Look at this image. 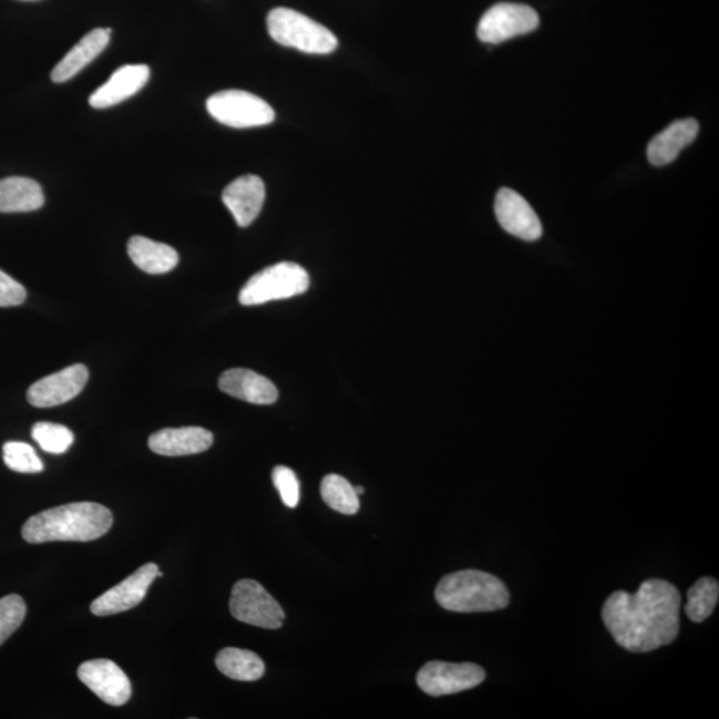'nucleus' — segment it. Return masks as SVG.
<instances>
[{"label": "nucleus", "instance_id": "nucleus-15", "mask_svg": "<svg viewBox=\"0 0 719 719\" xmlns=\"http://www.w3.org/2000/svg\"><path fill=\"white\" fill-rule=\"evenodd\" d=\"M150 74V68L146 64L123 65L90 96L91 107L104 110L127 101L147 84Z\"/></svg>", "mask_w": 719, "mask_h": 719}, {"label": "nucleus", "instance_id": "nucleus-18", "mask_svg": "<svg viewBox=\"0 0 719 719\" xmlns=\"http://www.w3.org/2000/svg\"><path fill=\"white\" fill-rule=\"evenodd\" d=\"M698 131L699 124L695 119H684V121L671 123L649 143V162L656 167L675 162L679 153L696 141Z\"/></svg>", "mask_w": 719, "mask_h": 719}, {"label": "nucleus", "instance_id": "nucleus-26", "mask_svg": "<svg viewBox=\"0 0 719 719\" xmlns=\"http://www.w3.org/2000/svg\"><path fill=\"white\" fill-rule=\"evenodd\" d=\"M3 460L11 471L19 473H39L44 468L34 448L21 441H9L3 445Z\"/></svg>", "mask_w": 719, "mask_h": 719}, {"label": "nucleus", "instance_id": "nucleus-2", "mask_svg": "<svg viewBox=\"0 0 719 719\" xmlns=\"http://www.w3.org/2000/svg\"><path fill=\"white\" fill-rule=\"evenodd\" d=\"M114 518L109 507L95 503H72L43 511L25 521L22 536L29 544L52 541L88 543L104 536Z\"/></svg>", "mask_w": 719, "mask_h": 719}, {"label": "nucleus", "instance_id": "nucleus-9", "mask_svg": "<svg viewBox=\"0 0 719 719\" xmlns=\"http://www.w3.org/2000/svg\"><path fill=\"white\" fill-rule=\"evenodd\" d=\"M485 677V670L476 664L431 661L422 666L415 681L428 696L441 697L476 688Z\"/></svg>", "mask_w": 719, "mask_h": 719}, {"label": "nucleus", "instance_id": "nucleus-17", "mask_svg": "<svg viewBox=\"0 0 719 719\" xmlns=\"http://www.w3.org/2000/svg\"><path fill=\"white\" fill-rule=\"evenodd\" d=\"M219 388L235 399L256 405L275 404L279 399L274 382L250 369H228L222 374Z\"/></svg>", "mask_w": 719, "mask_h": 719}, {"label": "nucleus", "instance_id": "nucleus-21", "mask_svg": "<svg viewBox=\"0 0 719 719\" xmlns=\"http://www.w3.org/2000/svg\"><path fill=\"white\" fill-rule=\"evenodd\" d=\"M43 204V189L35 181L19 176L0 181V213H32Z\"/></svg>", "mask_w": 719, "mask_h": 719}, {"label": "nucleus", "instance_id": "nucleus-25", "mask_svg": "<svg viewBox=\"0 0 719 719\" xmlns=\"http://www.w3.org/2000/svg\"><path fill=\"white\" fill-rule=\"evenodd\" d=\"M32 439L44 452L62 454L74 443V433L68 427L54 422H37L32 427Z\"/></svg>", "mask_w": 719, "mask_h": 719}, {"label": "nucleus", "instance_id": "nucleus-28", "mask_svg": "<svg viewBox=\"0 0 719 719\" xmlns=\"http://www.w3.org/2000/svg\"><path fill=\"white\" fill-rule=\"evenodd\" d=\"M274 485L279 492L283 504L295 510L300 501V483L296 473L288 466H276L273 472Z\"/></svg>", "mask_w": 719, "mask_h": 719}, {"label": "nucleus", "instance_id": "nucleus-13", "mask_svg": "<svg viewBox=\"0 0 719 719\" xmlns=\"http://www.w3.org/2000/svg\"><path fill=\"white\" fill-rule=\"evenodd\" d=\"M494 213L500 226L520 239L534 242L543 235L537 214L516 191L501 188L494 203Z\"/></svg>", "mask_w": 719, "mask_h": 719}, {"label": "nucleus", "instance_id": "nucleus-5", "mask_svg": "<svg viewBox=\"0 0 719 719\" xmlns=\"http://www.w3.org/2000/svg\"><path fill=\"white\" fill-rule=\"evenodd\" d=\"M309 275L299 264L281 261L260 270L246 283L239 294L240 305H266L275 300L291 299L308 291Z\"/></svg>", "mask_w": 719, "mask_h": 719}, {"label": "nucleus", "instance_id": "nucleus-11", "mask_svg": "<svg viewBox=\"0 0 719 719\" xmlns=\"http://www.w3.org/2000/svg\"><path fill=\"white\" fill-rule=\"evenodd\" d=\"M78 677L105 703L122 706L131 698V682L125 672L110 659H92L78 669Z\"/></svg>", "mask_w": 719, "mask_h": 719}, {"label": "nucleus", "instance_id": "nucleus-30", "mask_svg": "<svg viewBox=\"0 0 719 719\" xmlns=\"http://www.w3.org/2000/svg\"><path fill=\"white\" fill-rule=\"evenodd\" d=\"M355 491H356V493H358L359 497L362 496V494L366 493L364 487H362V486H355Z\"/></svg>", "mask_w": 719, "mask_h": 719}, {"label": "nucleus", "instance_id": "nucleus-7", "mask_svg": "<svg viewBox=\"0 0 719 719\" xmlns=\"http://www.w3.org/2000/svg\"><path fill=\"white\" fill-rule=\"evenodd\" d=\"M229 609L237 622L263 629H280L286 619L280 604L255 579L235 584Z\"/></svg>", "mask_w": 719, "mask_h": 719}, {"label": "nucleus", "instance_id": "nucleus-23", "mask_svg": "<svg viewBox=\"0 0 719 719\" xmlns=\"http://www.w3.org/2000/svg\"><path fill=\"white\" fill-rule=\"evenodd\" d=\"M320 493L331 510L352 516L360 510V497L355 486L339 474H328L321 481Z\"/></svg>", "mask_w": 719, "mask_h": 719}, {"label": "nucleus", "instance_id": "nucleus-19", "mask_svg": "<svg viewBox=\"0 0 719 719\" xmlns=\"http://www.w3.org/2000/svg\"><path fill=\"white\" fill-rule=\"evenodd\" d=\"M111 29H95L81 39V42L74 45L69 54L55 65L51 72V79L54 83H64L76 76L84 68L102 54L107 48L111 39Z\"/></svg>", "mask_w": 719, "mask_h": 719}, {"label": "nucleus", "instance_id": "nucleus-3", "mask_svg": "<svg viewBox=\"0 0 719 719\" xmlns=\"http://www.w3.org/2000/svg\"><path fill=\"white\" fill-rule=\"evenodd\" d=\"M434 597L441 608L456 613L496 612L505 609L511 602L510 592L500 578L474 569L441 578Z\"/></svg>", "mask_w": 719, "mask_h": 719}, {"label": "nucleus", "instance_id": "nucleus-8", "mask_svg": "<svg viewBox=\"0 0 719 719\" xmlns=\"http://www.w3.org/2000/svg\"><path fill=\"white\" fill-rule=\"evenodd\" d=\"M540 24V17L530 6L499 3L487 10L477 28L481 42L499 44L512 38L530 34Z\"/></svg>", "mask_w": 719, "mask_h": 719}, {"label": "nucleus", "instance_id": "nucleus-14", "mask_svg": "<svg viewBox=\"0 0 719 719\" xmlns=\"http://www.w3.org/2000/svg\"><path fill=\"white\" fill-rule=\"evenodd\" d=\"M223 203L235 217L239 227H248L260 215L266 202V186L259 176L244 175L228 184Z\"/></svg>", "mask_w": 719, "mask_h": 719}, {"label": "nucleus", "instance_id": "nucleus-1", "mask_svg": "<svg viewBox=\"0 0 719 719\" xmlns=\"http://www.w3.org/2000/svg\"><path fill=\"white\" fill-rule=\"evenodd\" d=\"M681 595L665 579H646L635 595L618 590L603 606V622L615 641L633 653H648L676 641Z\"/></svg>", "mask_w": 719, "mask_h": 719}, {"label": "nucleus", "instance_id": "nucleus-12", "mask_svg": "<svg viewBox=\"0 0 719 719\" xmlns=\"http://www.w3.org/2000/svg\"><path fill=\"white\" fill-rule=\"evenodd\" d=\"M89 376V369L83 364L64 368L32 384L28 392V400L37 408L62 405L83 391Z\"/></svg>", "mask_w": 719, "mask_h": 719}, {"label": "nucleus", "instance_id": "nucleus-27", "mask_svg": "<svg viewBox=\"0 0 719 719\" xmlns=\"http://www.w3.org/2000/svg\"><path fill=\"white\" fill-rule=\"evenodd\" d=\"M28 613L23 598L10 595L0 598V645L14 635Z\"/></svg>", "mask_w": 719, "mask_h": 719}, {"label": "nucleus", "instance_id": "nucleus-4", "mask_svg": "<svg viewBox=\"0 0 719 719\" xmlns=\"http://www.w3.org/2000/svg\"><path fill=\"white\" fill-rule=\"evenodd\" d=\"M267 28L276 43L306 54L327 55L338 49V38L332 31L291 9L279 8L270 11Z\"/></svg>", "mask_w": 719, "mask_h": 719}, {"label": "nucleus", "instance_id": "nucleus-24", "mask_svg": "<svg viewBox=\"0 0 719 719\" xmlns=\"http://www.w3.org/2000/svg\"><path fill=\"white\" fill-rule=\"evenodd\" d=\"M719 598V585L711 577L699 578L688 592V604L685 605L686 616L692 623H703L715 612Z\"/></svg>", "mask_w": 719, "mask_h": 719}, {"label": "nucleus", "instance_id": "nucleus-6", "mask_svg": "<svg viewBox=\"0 0 719 719\" xmlns=\"http://www.w3.org/2000/svg\"><path fill=\"white\" fill-rule=\"evenodd\" d=\"M207 110L215 121L233 129H253L270 124L276 114L261 97L247 91L217 92L207 101Z\"/></svg>", "mask_w": 719, "mask_h": 719}, {"label": "nucleus", "instance_id": "nucleus-16", "mask_svg": "<svg viewBox=\"0 0 719 719\" xmlns=\"http://www.w3.org/2000/svg\"><path fill=\"white\" fill-rule=\"evenodd\" d=\"M213 444L214 434L201 427L162 429L148 440L151 451L168 458L206 452Z\"/></svg>", "mask_w": 719, "mask_h": 719}, {"label": "nucleus", "instance_id": "nucleus-31", "mask_svg": "<svg viewBox=\"0 0 719 719\" xmlns=\"http://www.w3.org/2000/svg\"><path fill=\"white\" fill-rule=\"evenodd\" d=\"M29 2H34V0H29Z\"/></svg>", "mask_w": 719, "mask_h": 719}, {"label": "nucleus", "instance_id": "nucleus-10", "mask_svg": "<svg viewBox=\"0 0 719 719\" xmlns=\"http://www.w3.org/2000/svg\"><path fill=\"white\" fill-rule=\"evenodd\" d=\"M157 572H160V567L153 563L138 567L123 583L97 597L91 604V612L95 616L105 617L135 608L146 597L151 584L157 577Z\"/></svg>", "mask_w": 719, "mask_h": 719}, {"label": "nucleus", "instance_id": "nucleus-20", "mask_svg": "<svg viewBox=\"0 0 719 719\" xmlns=\"http://www.w3.org/2000/svg\"><path fill=\"white\" fill-rule=\"evenodd\" d=\"M127 253L132 263L150 275L168 274L179 263V255L173 247L144 236L131 237Z\"/></svg>", "mask_w": 719, "mask_h": 719}, {"label": "nucleus", "instance_id": "nucleus-29", "mask_svg": "<svg viewBox=\"0 0 719 719\" xmlns=\"http://www.w3.org/2000/svg\"><path fill=\"white\" fill-rule=\"evenodd\" d=\"M28 292L21 283L0 269V307H17L23 305Z\"/></svg>", "mask_w": 719, "mask_h": 719}, {"label": "nucleus", "instance_id": "nucleus-22", "mask_svg": "<svg viewBox=\"0 0 719 719\" xmlns=\"http://www.w3.org/2000/svg\"><path fill=\"white\" fill-rule=\"evenodd\" d=\"M216 666L224 676L235 681L254 682L266 671L263 659L254 651L226 648L216 656Z\"/></svg>", "mask_w": 719, "mask_h": 719}]
</instances>
